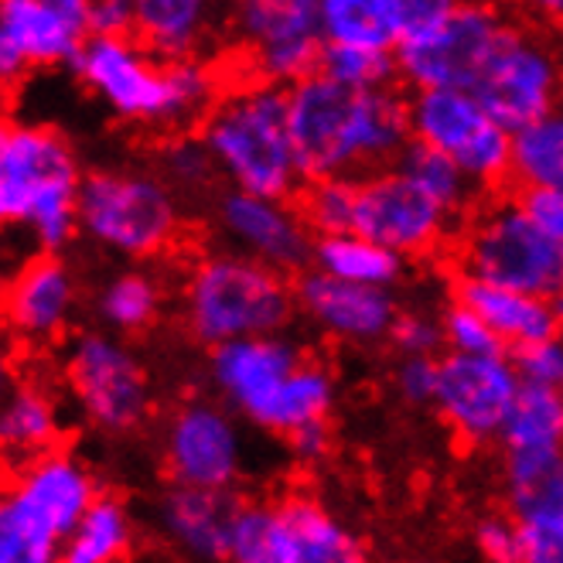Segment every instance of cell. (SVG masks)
Returning <instances> with one entry per match:
<instances>
[{"mask_svg":"<svg viewBox=\"0 0 563 563\" xmlns=\"http://www.w3.org/2000/svg\"><path fill=\"white\" fill-rule=\"evenodd\" d=\"M287 110L305 181H358L410 147L407 99L396 89L358 92L314 73L287 89Z\"/></svg>","mask_w":563,"mask_h":563,"instance_id":"cell-1","label":"cell"},{"mask_svg":"<svg viewBox=\"0 0 563 563\" xmlns=\"http://www.w3.org/2000/svg\"><path fill=\"white\" fill-rule=\"evenodd\" d=\"M209 383L225 410L284 441L328 423L335 407L331 373L287 335L212 349Z\"/></svg>","mask_w":563,"mask_h":563,"instance_id":"cell-2","label":"cell"},{"mask_svg":"<svg viewBox=\"0 0 563 563\" xmlns=\"http://www.w3.org/2000/svg\"><path fill=\"white\" fill-rule=\"evenodd\" d=\"M73 73L113 117L141 126H202L219 103V82L206 62H164L134 35L89 38Z\"/></svg>","mask_w":563,"mask_h":563,"instance_id":"cell-3","label":"cell"},{"mask_svg":"<svg viewBox=\"0 0 563 563\" xmlns=\"http://www.w3.org/2000/svg\"><path fill=\"white\" fill-rule=\"evenodd\" d=\"M82 178L76 144L58 126L0 113V229H24L42 253H62L79 236Z\"/></svg>","mask_w":563,"mask_h":563,"instance_id":"cell-4","label":"cell"},{"mask_svg":"<svg viewBox=\"0 0 563 563\" xmlns=\"http://www.w3.org/2000/svg\"><path fill=\"white\" fill-rule=\"evenodd\" d=\"M198 141L236 191L290 198L305 181L290 137L287 89L253 82L222 92Z\"/></svg>","mask_w":563,"mask_h":563,"instance_id":"cell-5","label":"cell"},{"mask_svg":"<svg viewBox=\"0 0 563 563\" xmlns=\"http://www.w3.org/2000/svg\"><path fill=\"white\" fill-rule=\"evenodd\" d=\"M297 311L290 280L243 253H209L181 284V318L195 342L212 349L284 335Z\"/></svg>","mask_w":563,"mask_h":563,"instance_id":"cell-6","label":"cell"},{"mask_svg":"<svg viewBox=\"0 0 563 563\" xmlns=\"http://www.w3.org/2000/svg\"><path fill=\"white\" fill-rule=\"evenodd\" d=\"M181 233L175 188L144 168H96L79 188V236L123 260H151Z\"/></svg>","mask_w":563,"mask_h":563,"instance_id":"cell-7","label":"cell"},{"mask_svg":"<svg viewBox=\"0 0 563 563\" xmlns=\"http://www.w3.org/2000/svg\"><path fill=\"white\" fill-rule=\"evenodd\" d=\"M62 386L82 420L110 438L134 434L151 417V376L120 335L82 328L62 345Z\"/></svg>","mask_w":563,"mask_h":563,"instance_id":"cell-8","label":"cell"},{"mask_svg":"<svg viewBox=\"0 0 563 563\" xmlns=\"http://www.w3.org/2000/svg\"><path fill=\"white\" fill-rule=\"evenodd\" d=\"M465 277L556 301L563 294V250L526 212L522 198L485 206L461 236Z\"/></svg>","mask_w":563,"mask_h":563,"instance_id":"cell-9","label":"cell"},{"mask_svg":"<svg viewBox=\"0 0 563 563\" xmlns=\"http://www.w3.org/2000/svg\"><path fill=\"white\" fill-rule=\"evenodd\" d=\"M410 141L444 154L475 188L512 175L516 134L495 120L465 89H430L407 99Z\"/></svg>","mask_w":563,"mask_h":563,"instance_id":"cell-10","label":"cell"},{"mask_svg":"<svg viewBox=\"0 0 563 563\" xmlns=\"http://www.w3.org/2000/svg\"><path fill=\"white\" fill-rule=\"evenodd\" d=\"M506 18L482 4H444L396 48V73L413 92L465 89L478 82L485 62L506 31Z\"/></svg>","mask_w":563,"mask_h":563,"instance_id":"cell-11","label":"cell"},{"mask_svg":"<svg viewBox=\"0 0 563 563\" xmlns=\"http://www.w3.org/2000/svg\"><path fill=\"white\" fill-rule=\"evenodd\" d=\"M472 96L506 130L533 126L560 107L563 96V58L553 42L519 24H506L495 42Z\"/></svg>","mask_w":563,"mask_h":563,"instance_id":"cell-12","label":"cell"},{"mask_svg":"<svg viewBox=\"0 0 563 563\" xmlns=\"http://www.w3.org/2000/svg\"><path fill=\"white\" fill-rule=\"evenodd\" d=\"M236 35L263 86L294 89L321 65L324 31L314 0H250L236 11Z\"/></svg>","mask_w":563,"mask_h":563,"instance_id":"cell-13","label":"cell"},{"mask_svg":"<svg viewBox=\"0 0 563 563\" xmlns=\"http://www.w3.org/2000/svg\"><path fill=\"white\" fill-rule=\"evenodd\" d=\"M164 468L175 485L233 492L246 468L240 417L216 400H188L164 423Z\"/></svg>","mask_w":563,"mask_h":563,"instance_id":"cell-14","label":"cell"},{"mask_svg":"<svg viewBox=\"0 0 563 563\" xmlns=\"http://www.w3.org/2000/svg\"><path fill=\"white\" fill-rule=\"evenodd\" d=\"M448 216L423 188L400 168H383L355 181V225L352 233L396 256H427L451 236Z\"/></svg>","mask_w":563,"mask_h":563,"instance_id":"cell-15","label":"cell"},{"mask_svg":"<svg viewBox=\"0 0 563 563\" xmlns=\"http://www.w3.org/2000/svg\"><path fill=\"white\" fill-rule=\"evenodd\" d=\"M522 383L509 355H444L438 358L434 410L468 444L499 441L519 400Z\"/></svg>","mask_w":563,"mask_h":563,"instance_id":"cell-16","label":"cell"},{"mask_svg":"<svg viewBox=\"0 0 563 563\" xmlns=\"http://www.w3.org/2000/svg\"><path fill=\"white\" fill-rule=\"evenodd\" d=\"M79 284L62 253H38L18 267L0 297V328L27 349L58 345L76 321Z\"/></svg>","mask_w":563,"mask_h":563,"instance_id":"cell-17","label":"cell"},{"mask_svg":"<svg viewBox=\"0 0 563 563\" xmlns=\"http://www.w3.org/2000/svg\"><path fill=\"white\" fill-rule=\"evenodd\" d=\"M216 219L222 236L233 243V253H243L280 274L305 267L314 253L311 229L305 225L301 209L290 206L287 198L229 188L219 198Z\"/></svg>","mask_w":563,"mask_h":563,"instance_id":"cell-18","label":"cell"},{"mask_svg":"<svg viewBox=\"0 0 563 563\" xmlns=\"http://www.w3.org/2000/svg\"><path fill=\"white\" fill-rule=\"evenodd\" d=\"M297 311H301L328 339L349 345H373L389 339V331L400 318L393 290L379 287H355L335 280L321 271H305L294 284Z\"/></svg>","mask_w":563,"mask_h":563,"instance_id":"cell-19","label":"cell"},{"mask_svg":"<svg viewBox=\"0 0 563 563\" xmlns=\"http://www.w3.org/2000/svg\"><path fill=\"white\" fill-rule=\"evenodd\" d=\"M4 492L31 516H38L48 529H55L62 540L73 533L89 506L103 495L96 472L69 448H55L27 461V465H18Z\"/></svg>","mask_w":563,"mask_h":563,"instance_id":"cell-20","label":"cell"},{"mask_svg":"<svg viewBox=\"0 0 563 563\" xmlns=\"http://www.w3.org/2000/svg\"><path fill=\"white\" fill-rule=\"evenodd\" d=\"M0 27L11 35L27 69L76 65L92 38L89 0H0Z\"/></svg>","mask_w":563,"mask_h":563,"instance_id":"cell-21","label":"cell"},{"mask_svg":"<svg viewBox=\"0 0 563 563\" xmlns=\"http://www.w3.org/2000/svg\"><path fill=\"white\" fill-rule=\"evenodd\" d=\"M271 563H369L358 533L308 492L274 503Z\"/></svg>","mask_w":563,"mask_h":563,"instance_id":"cell-22","label":"cell"},{"mask_svg":"<svg viewBox=\"0 0 563 563\" xmlns=\"http://www.w3.org/2000/svg\"><path fill=\"white\" fill-rule=\"evenodd\" d=\"M444 0H321L324 45L396 52Z\"/></svg>","mask_w":563,"mask_h":563,"instance_id":"cell-23","label":"cell"},{"mask_svg":"<svg viewBox=\"0 0 563 563\" xmlns=\"http://www.w3.org/2000/svg\"><path fill=\"white\" fill-rule=\"evenodd\" d=\"M240 509L233 492H206L172 485L157 506V526L164 540L191 560H225L229 526Z\"/></svg>","mask_w":563,"mask_h":563,"instance_id":"cell-24","label":"cell"},{"mask_svg":"<svg viewBox=\"0 0 563 563\" xmlns=\"http://www.w3.org/2000/svg\"><path fill=\"white\" fill-rule=\"evenodd\" d=\"M65 441V407L62 396L45 379L14 383L0 400V457L11 465H27Z\"/></svg>","mask_w":563,"mask_h":563,"instance_id":"cell-25","label":"cell"},{"mask_svg":"<svg viewBox=\"0 0 563 563\" xmlns=\"http://www.w3.org/2000/svg\"><path fill=\"white\" fill-rule=\"evenodd\" d=\"M454 301L472 308L492 328V335L503 342L506 352H516L522 345H533L543 339H556L560 328H563L553 301H543V297H533V294L495 287V284L475 280V277L457 280Z\"/></svg>","mask_w":563,"mask_h":563,"instance_id":"cell-26","label":"cell"},{"mask_svg":"<svg viewBox=\"0 0 563 563\" xmlns=\"http://www.w3.org/2000/svg\"><path fill=\"white\" fill-rule=\"evenodd\" d=\"M134 38L164 62H188L202 48L212 11L202 0H137Z\"/></svg>","mask_w":563,"mask_h":563,"instance_id":"cell-27","label":"cell"},{"mask_svg":"<svg viewBox=\"0 0 563 563\" xmlns=\"http://www.w3.org/2000/svg\"><path fill=\"white\" fill-rule=\"evenodd\" d=\"M503 457H556L563 454V389L522 386L499 434Z\"/></svg>","mask_w":563,"mask_h":563,"instance_id":"cell-28","label":"cell"},{"mask_svg":"<svg viewBox=\"0 0 563 563\" xmlns=\"http://www.w3.org/2000/svg\"><path fill=\"white\" fill-rule=\"evenodd\" d=\"M134 547V516L113 492H103L62 540V563H120Z\"/></svg>","mask_w":563,"mask_h":563,"instance_id":"cell-29","label":"cell"},{"mask_svg":"<svg viewBox=\"0 0 563 563\" xmlns=\"http://www.w3.org/2000/svg\"><path fill=\"white\" fill-rule=\"evenodd\" d=\"M96 318L110 335H141L147 331L164 308V287L154 274L134 267V271H120L103 287L96 290Z\"/></svg>","mask_w":563,"mask_h":563,"instance_id":"cell-30","label":"cell"},{"mask_svg":"<svg viewBox=\"0 0 563 563\" xmlns=\"http://www.w3.org/2000/svg\"><path fill=\"white\" fill-rule=\"evenodd\" d=\"M311 263H314V271L335 277V280H345L355 287H379V290H389L404 277V267H407L404 256L362 240L358 233L314 240Z\"/></svg>","mask_w":563,"mask_h":563,"instance_id":"cell-31","label":"cell"},{"mask_svg":"<svg viewBox=\"0 0 563 563\" xmlns=\"http://www.w3.org/2000/svg\"><path fill=\"white\" fill-rule=\"evenodd\" d=\"M512 178L522 191L563 195V107L516 134Z\"/></svg>","mask_w":563,"mask_h":563,"instance_id":"cell-32","label":"cell"},{"mask_svg":"<svg viewBox=\"0 0 563 563\" xmlns=\"http://www.w3.org/2000/svg\"><path fill=\"white\" fill-rule=\"evenodd\" d=\"M393 168H400L417 188H423L454 219L475 202V191L478 188L468 181V175L461 172L457 164H451L444 154L430 151L423 144H413L410 141V147L400 154V161H396Z\"/></svg>","mask_w":563,"mask_h":563,"instance_id":"cell-33","label":"cell"},{"mask_svg":"<svg viewBox=\"0 0 563 563\" xmlns=\"http://www.w3.org/2000/svg\"><path fill=\"white\" fill-rule=\"evenodd\" d=\"M506 492L516 516L563 512V454L556 457H503Z\"/></svg>","mask_w":563,"mask_h":563,"instance_id":"cell-34","label":"cell"},{"mask_svg":"<svg viewBox=\"0 0 563 563\" xmlns=\"http://www.w3.org/2000/svg\"><path fill=\"white\" fill-rule=\"evenodd\" d=\"M0 563H62V537L0 488Z\"/></svg>","mask_w":563,"mask_h":563,"instance_id":"cell-35","label":"cell"},{"mask_svg":"<svg viewBox=\"0 0 563 563\" xmlns=\"http://www.w3.org/2000/svg\"><path fill=\"white\" fill-rule=\"evenodd\" d=\"M318 73L335 79L345 89L373 92V89H393L396 55L393 52H373V48H345V45H324Z\"/></svg>","mask_w":563,"mask_h":563,"instance_id":"cell-36","label":"cell"},{"mask_svg":"<svg viewBox=\"0 0 563 563\" xmlns=\"http://www.w3.org/2000/svg\"><path fill=\"white\" fill-rule=\"evenodd\" d=\"M297 209L311 236H345L355 225V181H308Z\"/></svg>","mask_w":563,"mask_h":563,"instance_id":"cell-37","label":"cell"},{"mask_svg":"<svg viewBox=\"0 0 563 563\" xmlns=\"http://www.w3.org/2000/svg\"><path fill=\"white\" fill-rule=\"evenodd\" d=\"M274 503H240L225 540V563H271Z\"/></svg>","mask_w":563,"mask_h":563,"instance_id":"cell-38","label":"cell"},{"mask_svg":"<svg viewBox=\"0 0 563 563\" xmlns=\"http://www.w3.org/2000/svg\"><path fill=\"white\" fill-rule=\"evenodd\" d=\"M441 331L451 355H509L503 342L492 335V328L461 301L441 314Z\"/></svg>","mask_w":563,"mask_h":563,"instance_id":"cell-39","label":"cell"},{"mask_svg":"<svg viewBox=\"0 0 563 563\" xmlns=\"http://www.w3.org/2000/svg\"><path fill=\"white\" fill-rule=\"evenodd\" d=\"M161 178L172 188H206L212 181L216 164L198 137H178L161 151Z\"/></svg>","mask_w":563,"mask_h":563,"instance_id":"cell-40","label":"cell"},{"mask_svg":"<svg viewBox=\"0 0 563 563\" xmlns=\"http://www.w3.org/2000/svg\"><path fill=\"white\" fill-rule=\"evenodd\" d=\"M519 529V563H563V512L512 516Z\"/></svg>","mask_w":563,"mask_h":563,"instance_id":"cell-41","label":"cell"},{"mask_svg":"<svg viewBox=\"0 0 563 563\" xmlns=\"http://www.w3.org/2000/svg\"><path fill=\"white\" fill-rule=\"evenodd\" d=\"M512 369L522 386L533 389H563V339H543L509 352Z\"/></svg>","mask_w":563,"mask_h":563,"instance_id":"cell-42","label":"cell"},{"mask_svg":"<svg viewBox=\"0 0 563 563\" xmlns=\"http://www.w3.org/2000/svg\"><path fill=\"white\" fill-rule=\"evenodd\" d=\"M389 342L400 352V358H434V352L444 345L441 318L423 311H400L389 331Z\"/></svg>","mask_w":563,"mask_h":563,"instance_id":"cell-43","label":"cell"},{"mask_svg":"<svg viewBox=\"0 0 563 563\" xmlns=\"http://www.w3.org/2000/svg\"><path fill=\"white\" fill-rule=\"evenodd\" d=\"M475 547L485 563H519V529L509 516H485L475 526Z\"/></svg>","mask_w":563,"mask_h":563,"instance_id":"cell-44","label":"cell"},{"mask_svg":"<svg viewBox=\"0 0 563 563\" xmlns=\"http://www.w3.org/2000/svg\"><path fill=\"white\" fill-rule=\"evenodd\" d=\"M393 383H396V393H400L410 407H434L438 358H400Z\"/></svg>","mask_w":563,"mask_h":563,"instance_id":"cell-45","label":"cell"},{"mask_svg":"<svg viewBox=\"0 0 563 563\" xmlns=\"http://www.w3.org/2000/svg\"><path fill=\"white\" fill-rule=\"evenodd\" d=\"M137 8L126 0H89V31L92 38H126L134 35Z\"/></svg>","mask_w":563,"mask_h":563,"instance_id":"cell-46","label":"cell"},{"mask_svg":"<svg viewBox=\"0 0 563 563\" xmlns=\"http://www.w3.org/2000/svg\"><path fill=\"white\" fill-rule=\"evenodd\" d=\"M522 206L533 216L547 236L563 250V195H547V191H522Z\"/></svg>","mask_w":563,"mask_h":563,"instance_id":"cell-47","label":"cell"},{"mask_svg":"<svg viewBox=\"0 0 563 563\" xmlns=\"http://www.w3.org/2000/svg\"><path fill=\"white\" fill-rule=\"evenodd\" d=\"M27 76V62L21 58V52L14 48L11 35L4 27H0V92L18 86L21 79Z\"/></svg>","mask_w":563,"mask_h":563,"instance_id":"cell-48","label":"cell"},{"mask_svg":"<svg viewBox=\"0 0 563 563\" xmlns=\"http://www.w3.org/2000/svg\"><path fill=\"white\" fill-rule=\"evenodd\" d=\"M287 444H290V451H294L297 457H301V461H321V457L328 454V444H331L328 423L301 430V434H297V438H290Z\"/></svg>","mask_w":563,"mask_h":563,"instance_id":"cell-49","label":"cell"},{"mask_svg":"<svg viewBox=\"0 0 563 563\" xmlns=\"http://www.w3.org/2000/svg\"><path fill=\"white\" fill-rule=\"evenodd\" d=\"M14 362H11V339L4 335V328H0V400L11 393L14 386Z\"/></svg>","mask_w":563,"mask_h":563,"instance_id":"cell-50","label":"cell"},{"mask_svg":"<svg viewBox=\"0 0 563 563\" xmlns=\"http://www.w3.org/2000/svg\"><path fill=\"white\" fill-rule=\"evenodd\" d=\"M4 284H8V274L0 271V297H4Z\"/></svg>","mask_w":563,"mask_h":563,"instance_id":"cell-51","label":"cell"}]
</instances>
